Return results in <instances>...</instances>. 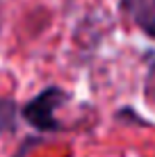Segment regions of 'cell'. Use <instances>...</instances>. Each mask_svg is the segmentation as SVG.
Returning a JSON list of instances; mask_svg holds the SVG:
<instances>
[{
    "label": "cell",
    "mask_w": 155,
    "mask_h": 157,
    "mask_svg": "<svg viewBox=\"0 0 155 157\" xmlns=\"http://www.w3.org/2000/svg\"><path fill=\"white\" fill-rule=\"evenodd\" d=\"M16 128V105L9 98H0V137Z\"/></svg>",
    "instance_id": "cell-3"
},
{
    "label": "cell",
    "mask_w": 155,
    "mask_h": 157,
    "mask_svg": "<svg viewBox=\"0 0 155 157\" xmlns=\"http://www.w3.org/2000/svg\"><path fill=\"white\" fill-rule=\"evenodd\" d=\"M66 98H68V94H64L60 86H48V89H44L41 94H37L34 98L23 107L21 114L37 130H44V132H48V130H60L62 125L55 118V112L66 102Z\"/></svg>",
    "instance_id": "cell-1"
},
{
    "label": "cell",
    "mask_w": 155,
    "mask_h": 157,
    "mask_svg": "<svg viewBox=\"0 0 155 157\" xmlns=\"http://www.w3.org/2000/svg\"><path fill=\"white\" fill-rule=\"evenodd\" d=\"M123 7L146 34L155 36V0H123Z\"/></svg>",
    "instance_id": "cell-2"
}]
</instances>
